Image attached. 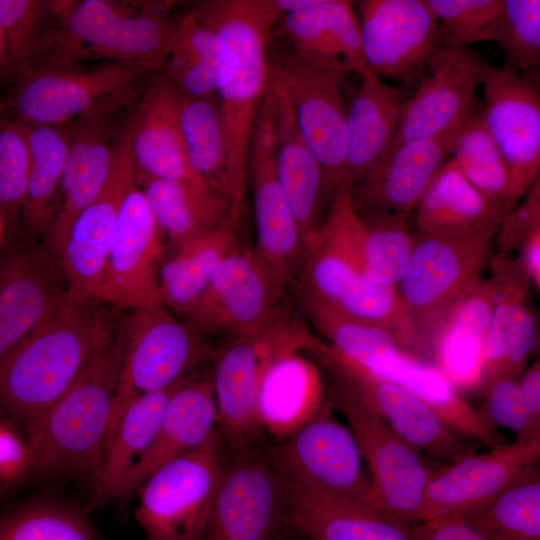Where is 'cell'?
I'll list each match as a JSON object with an SVG mask.
<instances>
[{
  "mask_svg": "<svg viewBox=\"0 0 540 540\" xmlns=\"http://www.w3.org/2000/svg\"><path fill=\"white\" fill-rule=\"evenodd\" d=\"M164 253L163 237L136 183L119 211L101 301L115 309L163 306L158 272Z\"/></svg>",
  "mask_w": 540,
  "mask_h": 540,
  "instance_id": "obj_24",
  "label": "cell"
},
{
  "mask_svg": "<svg viewBox=\"0 0 540 540\" xmlns=\"http://www.w3.org/2000/svg\"><path fill=\"white\" fill-rule=\"evenodd\" d=\"M326 372L354 395L411 446L445 464L474 453L470 438L449 426L417 396L372 373L316 339L308 350Z\"/></svg>",
  "mask_w": 540,
  "mask_h": 540,
  "instance_id": "obj_15",
  "label": "cell"
},
{
  "mask_svg": "<svg viewBox=\"0 0 540 540\" xmlns=\"http://www.w3.org/2000/svg\"><path fill=\"white\" fill-rule=\"evenodd\" d=\"M67 290L60 266L37 241L6 238L0 250V360L50 313Z\"/></svg>",
  "mask_w": 540,
  "mask_h": 540,
  "instance_id": "obj_25",
  "label": "cell"
},
{
  "mask_svg": "<svg viewBox=\"0 0 540 540\" xmlns=\"http://www.w3.org/2000/svg\"><path fill=\"white\" fill-rule=\"evenodd\" d=\"M529 417L532 436L540 438V360L537 358L517 378Z\"/></svg>",
  "mask_w": 540,
  "mask_h": 540,
  "instance_id": "obj_57",
  "label": "cell"
},
{
  "mask_svg": "<svg viewBox=\"0 0 540 540\" xmlns=\"http://www.w3.org/2000/svg\"><path fill=\"white\" fill-rule=\"evenodd\" d=\"M216 429L211 377L192 375L170 397L152 443L126 474L117 499L139 490L156 470L201 446Z\"/></svg>",
  "mask_w": 540,
  "mask_h": 540,
  "instance_id": "obj_31",
  "label": "cell"
},
{
  "mask_svg": "<svg viewBox=\"0 0 540 540\" xmlns=\"http://www.w3.org/2000/svg\"><path fill=\"white\" fill-rule=\"evenodd\" d=\"M488 64L469 47L440 46L416 92L404 102L384 155L410 140L440 135L460 125L474 107Z\"/></svg>",
  "mask_w": 540,
  "mask_h": 540,
  "instance_id": "obj_23",
  "label": "cell"
},
{
  "mask_svg": "<svg viewBox=\"0 0 540 540\" xmlns=\"http://www.w3.org/2000/svg\"><path fill=\"white\" fill-rule=\"evenodd\" d=\"M271 75L288 96L298 128L321 166L324 199H331L341 186H351L345 160L344 76L312 67L293 53L271 60Z\"/></svg>",
  "mask_w": 540,
  "mask_h": 540,
  "instance_id": "obj_18",
  "label": "cell"
},
{
  "mask_svg": "<svg viewBox=\"0 0 540 540\" xmlns=\"http://www.w3.org/2000/svg\"><path fill=\"white\" fill-rule=\"evenodd\" d=\"M136 183L125 121L114 147L106 185L75 219L63 244L60 267L67 289L74 294L101 301L106 262L119 211L126 194Z\"/></svg>",
  "mask_w": 540,
  "mask_h": 540,
  "instance_id": "obj_22",
  "label": "cell"
},
{
  "mask_svg": "<svg viewBox=\"0 0 540 540\" xmlns=\"http://www.w3.org/2000/svg\"><path fill=\"white\" fill-rule=\"evenodd\" d=\"M415 211L417 233L451 235L499 226L504 215L446 160L433 176Z\"/></svg>",
  "mask_w": 540,
  "mask_h": 540,
  "instance_id": "obj_38",
  "label": "cell"
},
{
  "mask_svg": "<svg viewBox=\"0 0 540 540\" xmlns=\"http://www.w3.org/2000/svg\"><path fill=\"white\" fill-rule=\"evenodd\" d=\"M0 540H99L81 510L53 500H33L0 515Z\"/></svg>",
  "mask_w": 540,
  "mask_h": 540,
  "instance_id": "obj_47",
  "label": "cell"
},
{
  "mask_svg": "<svg viewBox=\"0 0 540 540\" xmlns=\"http://www.w3.org/2000/svg\"><path fill=\"white\" fill-rule=\"evenodd\" d=\"M293 54L306 64L360 79L374 75L362 49L359 21L354 5L344 0H313L305 8L281 18Z\"/></svg>",
  "mask_w": 540,
  "mask_h": 540,
  "instance_id": "obj_30",
  "label": "cell"
},
{
  "mask_svg": "<svg viewBox=\"0 0 540 540\" xmlns=\"http://www.w3.org/2000/svg\"><path fill=\"white\" fill-rule=\"evenodd\" d=\"M403 101L399 88L375 75L361 79L346 118V172L353 186L385 154L396 131Z\"/></svg>",
  "mask_w": 540,
  "mask_h": 540,
  "instance_id": "obj_37",
  "label": "cell"
},
{
  "mask_svg": "<svg viewBox=\"0 0 540 540\" xmlns=\"http://www.w3.org/2000/svg\"><path fill=\"white\" fill-rule=\"evenodd\" d=\"M30 153L21 125L0 111V222L6 238L21 235Z\"/></svg>",
  "mask_w": 540,
  "mask_h": 540,
  "instance_id": "obj_48",
  "label": "cell"
},
{
  "mask_svg": "<svg viewBox=\"0 0 540 540\" xmlns=\"http://www.w3.org/2000/svg\"><path fill=\"white\" fill-rule=\"evenodd\" d=\"M450 155L468 182L504 216L512 210L507 165L474 107L459 128Z\"/></svg>",
  "mask_w": 540,
  "mask_h": 540,
  "instance_id": "obj_44",
  "label": "cell"
},
{
  "mask_svg": "<svg viewBox=\"0 0 540 540\" xmlns=\"http://www.w3.org/2000/svg\"><path fill=\"white\" fill-rule=\"evenodd\" d=\"M181 99L180 90L161 71L150 76L126 120L136 176L215 191L187 161L179 125Z\"/></svg>",
  "mask_w": 540,
  "mask_h": 540,
  "instance_id": "obj_27",
  "label": "cell"
},
{
  "mask_svg": "<svg viewBox=\"0 0 540 540\" xmlns=\"http://www.w3.org/2000/svg\"><path fill=\"white\" fill-rule=\"evenodd\" d=\"M538 346L536 317L529 302L516 312L513 324L506 338L497 379H517L528 367V361Z\"/></svg>",
  "mask_w": 540,
  "mask_h": 540,
  "instance_id": "obj_53",
  "label": "cell"
},
{
  "mask_svg": "<svg viewBox=\"0 0 540 540\" xmlns=\"http://www.w3.org/2000/svg\"><path fill=\"white\" fill-rule=\"evenodd\" d=\"M485 540H540V469L526 467L482 507L465 516Z\"/></svg>",
  "mask_w": 540,
  "mask_h": 540,
  "instance_id": "obj_42",
  "label": "cell"
},
{
  "mask_svg": "<svg viewBox=\"0 0 540 540\" xmlns=\"http://www.w3.org/2000/svg\"><path fill=\"white\" fill-rule=\"evenodd\" d=\"M21 126L29 146L30 166L20 214V232L22 236L37 241L59 204L70 139L65 124Z\"/></svg>",
  "mask_w": 540,
  "mask_h": 540,
  "instance_id": "obj_41",
  "label": "cell"
},
{
  "mask_svg": "<svg viewBox=\"0 0 540 540\" xmlns=\"http://www.w3.org/2000/svg\"><path fill=\"white\" fill-rule=\"evenodd\" d=\"M359 214L363 229L357 264L370 280L396 288L405 273L413 247L407 216L392 212Z\"/></svg>",
  "mask_w": 540,
  "mask_h": 540,
  "instance_id": "obj_45",
  "label": "cell"
},
{
  "mask_svg": "<svg viewBox=\"0 0 540 540\" xmlns=\"http://www.w3.org/2000/svg\"><path fill=\"white\" fill-rule=\"evenodd\" d=\"M236 65L231 47L190 11L172 20L160 71L182 94H217Z\"/></svg>",
  "mask_w": 540,
  "mask_h": 540,
  "instance_id": "obj_34",
  "label": "cell"
},
{
  "mask_svg": "<svg viewBox=\"0 0 540 540\" xmlns=\"http://www.w3.org/2000/svg\"><path fill=\"white\" fill-rule=\"evenodd\" d=\"M57 19L59 39L75 64L92 55L150 73L162 68L172 25L167 11L136 14L110 1L82 0Z\"/></svg>",
  "mask_w": 540,
  "mask_h": 540,
  "instance_id": "obj_16",
  "label": "cell"
},
{
  "mask_svg": "<svg viewBox=\"0 0 540 540\" xmlns=\"http://www.w3.org/2000/svg\"><path fill=\"white\" fill-rule=\"evenodd\" d=\"M348 358L417 396L466 437L490 449L505 443L482 412L435 365L402 347L387 330L362 327L350 343Z\"/></svg>",
  "mask_w": 540,
  "mask_h": 540,
  "instance_id": "obj_17",
  "label": "cell"
},
{
  "mask_svg": "<svg viewBox=\"0 0 540 540\" xmlns=\"http://www.w3.org/2000/svg\"><path fill=\"white\" fill-rule=\"evenodd\" d=\"M47 1L0 0V31L8 65V81L25 69L45 32Z\"/></svg>",
  "mask_w": 540,
  "mask_h": 540,
  "instance_id": "obj_51",
  "label": "cell"
},
{
  "mask_svg": "<svg viewBox=\"0 0 540 540\" xmlns=\"http://www.w3.org/2000/svg\"><path fill=\"white\" fill-rule=\"evenodd\" d=\"M111 308L67 289L0 360V415L24 431L58 399L114 337Z\"/></svg>",
  "mask_w": 540,
  "mask_h": 540,
  "instance_id": "obj_1",
  "label": "cell"
},
{
  "mask_svg": "<svg viewBox=\"0 0 540 540\" xmlns=\"http://www.w3.org/2000/svg\"><path fill=\"white\" fill-rule=\"evenodd\" d=\"M123 338L112 340L73 384L25 430L33 472L71 476L94 486L102 463Z\"/></svg>",
  "mask_w": 540,
  "mask_h": 540,
  "instance_id": "obj_3",
  "label": "cell"
},
{
  "mask_svg": "<svg viewBox=\"0 0 540 540\" xmlns=\"http://www.w3.org/2000/svg\"><path fill=\"white\" fill-rule=\"evenodd\" d=\"M494 303L493 284L480 276L446 308L427 337L425 360L462 394L480 390Z\"/></svg>",
  "mask_w": 540,
  "mask_h": 540,
  "instance_id": "obj_28",
  "label": "cell"
},
{
  "mask_svg": "<svg viewBox=\"0 0 540 540\" xmlns=\"http://www.w3.org/2000/svg\"><path fill=\"white\" fill-rule=\"evenodd\" d=\"M540 439L515 440L440 464L424 496L421 520L467 516L485 505L526 467L539 462Z\"/></svg>",
  "mask_w": 540,
  "mask_h": 540,
  "instance_id": "obj_26",
  "label": "cell"
},
{
  "mask_svg": "<svg viewBox=\"0 0 540 540\" xmlns=\"http://www.w3.org/2000/svg\"><path fill=\"white\" fill-rule=\"evenodd\" d=\"M294 288L298 303L379 326L390 332L402 347L422 356L419 333L397 289L370 280L320 230L305 249Z\"/></svg>",
  "mask_w": 540,
  "mask_h": 540,
  "instance_id": "obj_5",
  "label": "cell"
},
{
  "mask_svg": "<svg viewBox=\"0 0 540 540\" xmlns=\"http://www.w3.org/2000/svg\"><path fill=\"white\" fill-rule=\"evenodd\" d=\"M284 478L290 525L306 540H413L408 524L373 509L319 496Z\"/></svg>",
  "mask_w": 540,
  "mask_h": 540,
  "instance_id": "obj_36",
  "label": "cell"
},
{
  "mask_svg": "<svg viewBox=\"0 0 540 540\" xmlns=\"http://www.w3.org/2000/svg\"><path fill=\"white\" fill-rule=\"evenodd\" d=\"M33 472L32 453L25 441L9 429L0 434V483H14Z\"/></svg>",
  "mask_w": 540,
  "mask_h": 540,
  "instance_id": "obj_55",
  "label": "cell"
},
{
  "mask_svg": "<svg viewBox=\"0 0 540 540\" xmlns=\"http://www.w3.org/2000/svg\"><path fill=\"white\" fill-rule=\"evenodd\" d=\"M489 279L494 287L495 303L485 336L479 393L497 378L507 335L517 310L529 301L531 288L516 257L503 252H498L491 260Z\"/></svg>",
  "mask_w": 540,
  "mask_h": 540,
  "instance_id": "obj_46",
  "label": "cell"
},
{
  "mask_svg": "<svg viewBox=\"0 0 540 540\" xmlns=\"http://www.w3.org/2000/svg\"><path fill=\"white\" fill-rule=\"evenodd\" d=\"M206 529L199 540H281L290 524L289 492L266 450L229 453Z\"/></svg>",
  "mask_w": 540,
  "mask_h": 540,
  "instance_id": "obj_14",
  "label": "cell"
},
{
  "mask_svg": "<svg viewBox=\"0 0 540 540\" xmlns=\"http://www.w3.org/2000/svg\"><path fill=\"white\" fill-rule=\"evenodd\" d=\"M494 41L506 65L521 73L540 62V1L502 0Z\"/></svg>",
  "mask_w": 540,
  "mask_h": 540,
  "instance_id": "obj_50",
  "label": "cell"
},
{
  "mask_svg": "<svg viewBox=\"0 0 540 540\" xmlns=\"http://www.w3.org/2000/svg\"><path fill=\"white\" fill-rule=\"evenodd\" d=\"M239 221L224 224L165 250L158 272L162 305L181 317L201 296L222 261L239 248Z\"/></svg>",
  "mask_w": 540,
  "mask_h": 540,
  "instance_id": "obj_35",
  "label": "cell"
},
{
  "mask_svg": "<svg viewBox=\"0 0 540 540\" xmlns=\"http://www.w3.org/2000/svg\"><path fill=\"white\" fill-rule=\"evenodd\" d=\"M461 124L440 135L410 140L384 155L352 186L357 211L405 216L414 211L433 176L450 156Z\"/></svg>",
  "mask_w": 540,
  "mask_h": 540,
  "instance_id": "obj_29",
  "label": "cell"
},
{
  "mask_svg": "<svg viewBox=\"0 0 540 540\" xmlns=\"http://www.w3.org/2000/svg\"><path fill=\"white\" fill-rule=\"evenodd\" d=\"M332 407L328 398L309 422L266 452L282 474L300 487L376 510L357 442L349 427L334 417Z\"/></svg>",
  "mask_w": 540,
  "mask_h": 540,
  "instance_id": "obj_10",
  "label": "cell"
},
{
  "mask_svg": "<svg viewBox=\"0 0 540 540\" xmlns=\"http://www.w3.org/2000/svg\"><path fill=\"white\" fill-rule=\"evenodd\" d=\"M483 124L501 152L509 174L513 209L539 177L540 97L536 82L504 64L485 70Z\"/></svg>",
  "mask_w": 540,
  "mask_h": 540,
  "instance_id": "obj_20",
  "label": "cell"
},
{
  "mask_svg": "<svg viewBox=\"0 0 540 540\" xmlns=\"http://www.w3.org/2000/svg\"><path fill=\"white\" fill-rule=\"evenodd\" d=\"M328 375V398L346 418L368 465L376 510L408 525L420 522L427 485L440 464H432L342 381Z\"/></svg>",
  "mask_w": 540,
  "mask_h": 540,
  "instance_id": "obj_7",
  "label": "cell"
},
{
  "mask_svg": "<svg viewBox=\"0 0 540 540\" xmlns=\"http://www.w3.org/2000/svg\"><path fill=\"white\" fill-rule=\"evenodd\" d=\"M309 331L282 306L257 330L233 339L211 376L216 428L229 453L253 447L263 432L257 414L261 372L276 352L302 350Z\"/></svg>",
  "mask_w": 540,
  "mask_h": 540,
  "instance_id": "obj_6",
  "label": "cell"
},
{
  "mask_svg": "<svg viewBox=\"0 0 540 540\" xmlns=\"http://www.w3.org/2000/svg\"><path fill=\"white\" fill-rule=\"evenodd\" d=\"M192 375L162 390L142 395L127 406L105 446L92 488L93 505L101 506L117 499L126 474L152 443L170 397Z\"/></svg>",
  "mask_w": 540,
  "mask_h": 540,
  "instance_id": "obj_40",
  "label": "cell"
},
{
  "mask_svg": "<svg viewBox=\"0 0 540 540\" xmlns=\"http://www.w3.org/2000/svg\"><path fill=\"white\" fill-rule=\"evenodd\" d=\"M8 81V65L4 42L0 31V85Z\"/></svg>",
  "mask_w": 540,
  "mask_h": 540,
  "instance_id": "obj_59",
  "label": "cell"
},
{
  "mask_svg": "<svg viewBox=\"0 0 540 540\" xmlns=\"http://www.w3.org/2000/svg\"><path fill=\"white\" fill-rule=\"evenodd\" d=\"M190 12L233 50L237 65L218 91L226 150V196L241 216L247 184L248 153L258 110L271 81L268 54L274 26L282 18L274 0H202Z\"/></svg>",
  "mask_w": 540,
  "mask_h": 540,
  "instance_id": "obj_2",
  "label": "cell"
},
{
  "mask_svg": "<svg viewBox=\"0 0 540 540\" xmlns=\"http://www.w3.org/2000/svg\"><path fill=\"white\" fill-rule=\"evenodd\" d=\"M179 125L191 169L227 200L225 138L218 94H182Z\"/></svg>",
  "mask_w": 540,
  "mask_h": 540,
  "instance_id": "obj_43",
  "label": "cell"
},
{
  "mask_svg": "<svg viewBox=\"0 0 540 540\" xmlns=\"http://www.w3.org/2000/svg\"><path fill=\"white\" fill-rule=\"evenodd\" d=\"M137 100L138 97L114 99L65 124L70 141L59 204L39 242L59 266L73 222L106 185L116 141Z\"/></svg>",
  "mask_w": 540,
  "mask_h": 540,
  "instance_id": "obj_13",
  "label": "cell"
},
{
  "mask_svg": "<svg viewBox=\"0 0 540 540\" xmlns=\"http://www.w3.org/2000/svg\"><path fill=\"white\" fill-rule=\"evenodd\" d=\"M284 294L252 249L240 246L222 261L180 319L204 339L233 340L265 324L283 306Z\"/></svg>",
  "mask_w": 540,
  "mask_h": 540,
  "instance_id": "obj_19",
  "label": "cell"
},
{
  "mask_svg": "<svg viewBox=\"0 0 540 540\" xmlns=\"http://www.w3.org/2000/svg\"><path fill=\"white\" fill-rule=\"evenodd\" d=\"M520 205L507 213L495 234L499 252L512 254L540 228V179L533 182Z\"/></svg>",
  "mask_w": 540,
  "mask_h": 540,
  "instance_id": "obj_54",
  "label": "cell"
},
{
  "mask_svg": "<svg viewBox=\"0 0 540 540\" xmlns=\"http://www.w3.org/2000/svg\"><path fill=\"white\" fill-rule=\"evenodd\" d=\"M152 74L115 62L88 71L26 68L9 79L0 111L21 125L61 126L105 102L139 97Z\"/></svg>",
  "mask_w": 540,
  "mask_h": 540,
  "instance_id": "obj_9",
  "label": "cell"
},
{
  "mask_svg": "<svg viewBox=\"0 0 540 540\" xmlns=\"http://www.w3.org/2000/svg\"><path fill=\"white\" fill-rule=\"evenodd\" d=\"M217 429L198 448L156 470L140 487L135 518L146 540H199L227 457Z\"/></svg>",
  "mask_w": 540,
  "mask_h": 540,
  "instance_id": "obj_8",
  "label": "cell"
},
{
  "mask_svg": "<svg viewBox=\"0 0 540 540\" xmlns=\"http://www.w3.org/2000/svg\"><path fill=\"white\" fill-rule=\"evenodd\" d=\"M481 394L483 404L478 408L487 421L496 427L505 428L516 435L518 441L535 439L517 379L500 378L485 387Z\"/></svg>",
  "mask_w": 540,
  "mask_h": 540,
  "instance_id": "obj_52",
  "label": "cell"
},
{
  "mask_svg": "<svg viewBox=\"0 0 540 540\" xmlns=\"http://www.w3.org/2000/svg\"><path fill=\"white\" fill-rule=\"evenodd\" d=\"M271 80L275 90L277 174L305 250L323 223V174L298 128L288 96L272 75Z\"/></svg>",
  "mask_w": 540,
  "mask_h": 540,
  "instance_id": "obj_33",
  "label": "cell"
},
{
  "mask_svg": "<svg viewBox=\"0 0 540 540\" xmlns=\"http://www.w3.org/2000/svg\"><path fill=\"white\" fill-rule=\"evenodd\" d=\"M413 540H485L464 516L437 517L410 525Z\"/></svg>",
  "mask_w": 540,
  "mask_h": 540,
  "instance_id": "obj_56",
  "label": "cell"
},
{
  "mask_svg": "<svg viewBox=\"0 0 540 540\" xmlns=\"http://www.w3.org/2000/svg\"><path fill=\"white\" fill-rule=\"evenodd\" d=\"M282 540V539H281Z\"/></svg>",
  "mask_w": 540,
  "mask_h": 540,
  "instance_id": "obj_61",
  "label": "cell"
},
{
  "mask_svg": "<svg viewBox=\"0 0 540 540\" xmlns=\"http://www.w3.org/2000/svg\"><path fill=\"white\" fill-rule=\"evenodd\" d=\"M438 22L440 46L494 41L502 0H425Z\"/></svg>",
  "mask_w": 540,
  "mask_h": 540,
  "instance_id": "obj_49",
  "label": "cell"
},
{
  "mask_svg": "<svg viewBox=\"0 0 540 540\" xmlns=\"http://www.w3.org/2000/svg\"><path fill=\"white\" fill-rule=\"evenodd\" d=\"M357 6L371 72L403 83L421 79L440 47L438 22L425 0H363Z\"/></svg>",
  "mask_w": 540,
  "mask_h": 540,
  "instance_id": "obj_21",
  "label": "cell"
},
{
  "mask_svg": "<svg viewBox=\"0 0 540 540\" xmlns=\"http://www.w3.org/2000/svg\"><path fill=\"white\" fill-rule=\"evenodd\" d=\"M153 219L166 238L165 250L214 229L234 214L218 192L147 176H136Z\"/></svg>",
  "mask_w": 540,
  "mask_h": 540,
  "instance_id": "obj_39",
  "label": "cell"
},
{
  "mask_svg": "<svg viewBox=\"0 0 540 540\" xmlns=\"http://www.w3.org/2000/svg\"><path fill=\"white\" fill-rule=\"evenodd\" d=\"M117 328L123 353L104 449L132 401L192 375L220 352L164 306L131 309Z\"/></svg>",
  "mask_w": 540,
  "mask_h": 540,
  "instance_id": "obj_4",
  "label": "cell"
},
{
  "mask_svg": "<svg viewBox=\"0 0 540 540\" xmlns=\"http://www.w3.org/2000/svg\"><path fill=\"white\" fill-rule=\"evenodd\" d=\"M498 227L451 235L413 234L410 258L396 289L419 333L423 359L436 321L481 276Z\"/></svg>",
  "mask_w": 540,
  "mask_h": 540,
  "instance_id": "obj_11",
  "label": "cell"
},
{
  "mask_svg": "<svg viewBox=\"0 0 540 540\" xmlns=\"http://www.w3.org/2000/svg\"><path fill=\"white\" fill-rule=\"evenodd\" d=\"M11 429L8 425H6L2 420H0V434L8 431Z\"/></svg>",
  "mask_w": 540,
  "mask_h": 540,
  "instance_id": "obj_60",
  "label": "cell"
},
{
  "mask_svg": "<svg viewBox=\"0 0 540 540\" xmlns=\"http://www.w3.org/2000/svg\"><path fill=\"white\" fill-rule=\"evenodd\" d=\"M516 257L531 286L540 292V228L533 231L517 251Z\"/></svg>",
  "mask_w": 540,
  "mask_h": 540,
  "instance_id": "obj_58",
  "label": "cell"
},
{
  "mask_svg": "<svg viewBox=\"0 0 540 540\" xmlns=\"http://www.w3.org/2000/svg\"><path fill=\"white\" fill-rule=\"evenodd\" d=\"M248 180L253 194L256 229L252 251L286 292L296 284L305 250L277 174L275 90L272 81L253 128L248 153Z\"/></svg>",
  "mask_w": 540,
  "mask_h": 540,
  "instance_id": "obj_12",
  "label": "cell"
},
{
  "mask_svg": "<svg viewBox=\"0 0 540 540\" xmlns=\"http://www.w3.org/2000/svg\"><path fill=\"white\" fill-rule=\"evenodd\" d=\"M300 352L273 353L261 372L258 419L263 431L281 441L309 422L328 401L319 368Z\"/></svg>",
  "mask_w": 540,
  "mask_h": 540,
  "instance_id": "obj_32",
  "label": "cell"
}]
</instances>
